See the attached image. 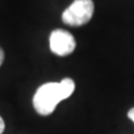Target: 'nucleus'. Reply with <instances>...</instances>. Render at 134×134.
I'll return each mask as SVG.
<instances>
[{
  "label": "nucleus",
  "instance_id": "nucleus-1",
  "mask_svg": "<svg viewBox=\"0 0 134 134\" xmlns=\"http://www.w3.org/2000/svg\"><path fill=\"white\" fill-rule=\"evenodd\" d=\"M75 91L72 78H64L59 83H46L34 95V107L40 115H49L55 111L58 103L68 98Z\"/></svg>",
  "mask_w": 134,
  "mask_h": 134
},
{
  "label": "nucleus",
  "instance_id": "nucleus-2",
  "mask_svg": "<svg viewBox=\"0 0 134 134\" xmlns=\"http://www.w3.org/2000/svg\"><path fill=\"white\" fill-rule=\"evenodd\" d=\"M94 14L92 0H74V2L63 12L62 19L68 26H83L91 20Z\"/></svg>",
  "mask_w": 134,
  "mask_h": 134
},
{
  "label": "nucleus",
  "instance_id": "nucleus-3",
  "mask_svg": "<svg viewBox=\"0 0 134 134\" xmlns=\"http://www.w3.org/2000/svg\"><path fill=\"white\" fill-rule=\"evenodd\" d=\"M50 50L57 56H67L74 52L76 41L73 35L63 29H56L49 37Z\"/></svg>",
  "mask_w": 134,
  "mask_h": 134
},
{
  "label": "nucleus",
  "instance_id": "nucleus-4",
  "mask_svg": "<svg viewBox=\"0 0 134 134\" xmlns=\"http://www.w3.org/2000/svg\"><path fill=\"white\" fill-rule=\"evenodd\" d=\"M127 116H129V119H130V120H132L133 122H134V107H133V108H131V110L129 111Z\"/></svg>",
  "mask_w": 134,
  "mask_h": 134
},
{
  "label": "nucleus",
  "instance_id": "nucleus-5",
  "mask_svg": "<svg viewBox=\"0 0 134 134\" xmlns=\"http://www.w3.org/2000/svg\"><path fill=\"white\" fill-rule=\"evenodd\" d=\"M3 130H5V122H3L2 117L0 116V134H2Z\"/></svg>",
  "mask_w": 134,
  "mask_h": 134
},
{
  "label": "nucleus",
  "instance_id": "nucleus-6",
  "mask_svg": "<svg viewBox=\"0 0 134 134\" xmlns=\"http://www.w3.org/2000/svg\"><path fill=\"white\" fill-rule=\"evenodd\" d=\"M3 58H5V54H3V50L0 48V66H1L2 62H3Z\"/></svg>",
  "mask_w": 134,
  "mask_h": 134
}]
</instances>
